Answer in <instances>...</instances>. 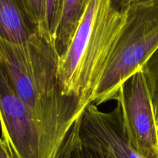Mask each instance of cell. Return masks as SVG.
<instances>
[{
    "label": "cell",
    "mask_w": 158,
    "mask_h": 158,
    "mask_svg": "<svg viewBox=\"0 0 158 158\" xmlns=\"http://www.w3.org/2000/svg\"><path fill=\"white\" fill-rule=\"evenodd\" d=\"M55 40L37 32L23 43L0 37V67L30 111L51 158H61L68 137L83 111L64 97L58 77Z\"/></svg>",
    "instance_id": "1"
},
{
    "label": "cell",
    "mask_w": 158,
    "mask_h": 158,
    "mask_svg": "<svg viewBox=\"0 0 158 158\" xmlns=\"http://www.w3.org/2000/svg\"><path fill=\"white\" fill-rule=\"evenodd\" d=\"M124 20V11L114 0H88L70 43L59 56L62 94L83 111L91 103Z\"/></svg>",
    "instance_id": "2"
},
{
    "label": "cell",
    "mask_w": 158,
    "mask_h": 158,
    "mask_svg": "<svg viewBox=\"0 0 158 158\" xmlns=\"http://www.w3.org/2000/svg\"><path fill=\"white\" fill-rule=\"evenodd\" d=\"M123 11L124 23L91 97L97 106L116 100L121 85L158 48V0L135 2Z\"/></svg>",
    "instance_id": "3"
},
{
    "label": "cell",
    "mask_w": 158,
    "mask_h": 158,
    "mask_svg": "<svg viewBox=\"0 0 158 158\" xmlns=\"http://www.w3.org/2000/svg\"><path fill=\"white\" fill-rule=\"evenodd\" d=\"M116 100L131 148L141 158H158L157 120L142 69L121 85Z\"/></svg>",
    "instance_id": "4"
},
{
    "label": "cell",
    "mask_w": 158,
    "mask_h": 158,
    "mask_svg": "<svg viewBox=\"0 0 158 158\" xmlns=\"http://www.w3.org/2000/svg\"><path fill=\"white\" fill-rule=\"evenodd\" d=\"M0 126L12 158H51L38 127L0 67Z\"/></svg>",
    "instance_id": "5"
},
{
    "label": "cell",
    "mask_w": 158,
    "mask_h": 158,
    "mask_svg": "<svg viewBox=\"0 0 158 158\" xmlns=\"http://www.w3.org/2000/svg\"><path fill=\"white\" fill-rule=\"evenodd\" d=\"M69 137L101 158H141L128 143L117 106L104 112L88 105Z\"/></svg>",
    "instance_id": "6"
},
{
    "label": "cell",
    "mask_w": 158,
    "mask_h": 158,
    "mask_svg": "<svg viewBox=\"0 0 158 158\" xmlns=\"http://www.w3.org/2000/svg\"><path fill=\"white\" fill-rule=\"evenodd\" d=\"M39 32L23 0H0V37L23 43Z\"/></svg>",
    "instance_id": "7"
},
{
    "label": "cell",
    "mask_w": 158,
    "mask_h": 158,
    "mask_svg": "<svg viewBox=\"0 0 158 158\" xmlns=\"http://www.w3.org/2000/svg\"><path fill=\"white\" fill-rule=\"evenodd\" d=\"M88 0H64L60 26L56 36L59 54L66 49L83 15Z\"/></svg>",
    "instance_id": "8"
},
{
    "label": "cell",
    "mask_w": 158,
    "mask_h": 158,
    "mask_svg": "<svg viewBox=\"0 0 158 158\" xmlns=\"http://www.w3.org/2000/svg\"><path fill=\"white\" fill-rule=\"evenodd\" d=\"M158 121V48L142 68Z\"/></svg>",
    "instance_id": "9"
},
{
    "label": "cell",
    "mask_w": 158,
    "mask_h": 158,
    "mask_svg": "<svg viewBox=\"0 0 158 158\" xmlns=\"http://www.w3.org/2000/svg\"><path fill=\"white\" fill-rule=\"evenodd\" d=\"M64 0H45L46 23L48 33L55 40L60 26Z\"/></svg>",
    "instance_id": "10"
},
{
    "label": "cell",
    "mask_w": 158,
    "mask_h": 158,
    "mask_svg": "<svg viewBox=\"0 0 158 158\" xmlns=\"http://www.w3.org/2000/svg\"><path fill=\"white\" fill-rule=\"evenodd\" d=\"M23 1L31 19L36 26L39 32L50 36L48 33L47 28H46L45 0H23Z\"/></svg>",
    "instance_id": "11"
},
{
    "label": "cell",
    "mask_w": 158,
    "mask_h": 158,
    "mask_svg": "<svg viewBox=\"0 0 158 158\" xmlns=\"http://www.w3.org/2000/svg\"><path fill=\"white\" fill-rule=\"evenodd\" d=\"M61 158H101L68 137Z\"/></svg>",
    "instance_id": "12"
},
{
    "label": "cell",
    "mask_w": 158,
    "mask_h": 158,
    "mask_svg": "<svg viewBox=\"0 0 158 158\" xmlns=\"http://www.w3.org/2000/svg\"><path fill=\"white\" fill-rule=\"evenodd\" d=\"M0 158H12L7 144L2 138H0Z\"/></svg>",
    "instance_id": "13"
},
{
    "label": "cell",
    "mask_w": 158,
    "mask_h": 158,
    "mask_svg": "<svg viewBox=\"0 0 158 158\" xmlns=\"http://www.w3.org/2000/svg\"><path fill=\"white\" fill-rule=\"evenodd\" d=\"M131 3V0H114V6L117 9L123 11Z\"/></svg>",
    "instance_id": "14"
},
{
    "label": "cell",
    "mask_w": 158,
    "mask_h": 158,
    "mask_svg": "<svg viewBox=\"0 0 158 158\" xmlns=\"http://www.w3.org/2000/svg\"><path fill=\"white\" fill-rule=\"evenodd\" d=\"M139 1H143V0H131V3L135 2H139Z\"/></svg>",
    "instance_id": "15"
},
{
    "label": "cell",
    "mask_w": 158,
    "mask_h": 158,
    "mask_svg": "<svg viewBox=\"0 0 158 158\" xmlns=\"http://www.w3.org/2000/svg\"><path fill=\"white\" fill-rule=\"evenodd\" d=\"M157 124H158V121H157Z\"/></svg>",
    "instance_id": "16"
}]
</instances>
